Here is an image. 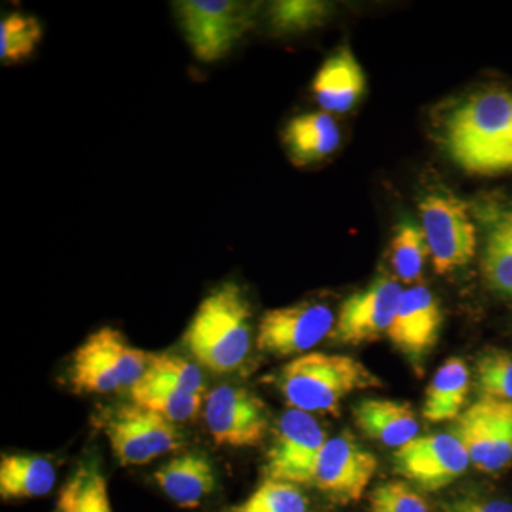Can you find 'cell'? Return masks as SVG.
I'll use <instances>...</instances> for the list:
<instances>
[{
  "label": "cell",
  "mask_w": 512,
  "mask_h": 512,
  "mask_svg": "<svg viewBox=\"0 0 512 512\" xmlns=\"http://www.w3.org/2000/svg\"><path fill=\"white\" fill-rule=\"evenodd\" d=\"M174 8L191 52L202 63L227 57L254 25L255 5L249 3L184 0Z\"/></svg>",
  "instance_id": "obj_5"
},
{
  "label": "cell",
  "mask_w": 512,
  "mask_h": 512,
  "mask_svg": "<svg viewBox=\"0 0 512 512\" xmlns=\"http://www.w3.org/2000/svg\"><path fill=\"white\" fill-rule=\"evenodd\" d=\"M353 419L366 437L393 448L410 443L420 430L412 406L396 400H362L353 407Z\"/></svg>",
  "instance_id": "obj_18"
},
{
  "label": "cell",
  "mask_w": 512,
  "mask_h": 512,
  "mask_svg": "<svg viewBox=\"0 0 512 512\" xmlns=\"http://www.w3.org/2000/svg\"><path fill=\"white\" fill-rule=\"evenodd\" d=\"M185 348L205 369L225 375L244 365L252 345V308L237 282L212 289L184 335Z\"/></svg>",
  "instance_id": "obj_2"
},
{
  "label": "cell",
  "mask_w": 512,
  "mask_h": 512,
  "mask_svg": "<svg viewBox=\"0 0 512 512\" xmlns=\"http://www.w3.org/2000/svg\"><path fill=\"white\" fill-rule=\"evenodd\" d=\"M130 394L131 402L174 424L195 419L204 406L202 394L185 392L174 384L147 375L130 390Z\"/></svg>",
  "instance_id": "obj_22"
},
{
  "label": "cell",
  "mask_w": 512,
  "mask_h": 512,
  "mask_svg": "<svg viewBox=\"0 0 512 512\" xmlns=\"http://www.w3.org/2000/svg\"><path fill=\"white\" fill-rule=\"evenodd\" d=\"M278 386L292 409L339 416L346 397L380 389L383 382L355 357L312 352L286 363Z\"/></svg>",
  "instance_id": "obj_3"
},
{
  "label": "cell",
  "mask_w": 512,
  "mask_h": 512,
  "mask_svg": "<svg viewBox=\"0 0 512 512\" xmlns=\"http://www.w3.org/2000/svg\"><path fill=\"white\" fill-rule=\"evenodd\" d=\"M42 36V25L35 16L22 13L6 16L0 23V62H25L35 53Z\"/></svg>",
  "instance_id": "obj_27"
},
{
  "label": "cell",
  "mask_w": 512,
  "mask_h": 512,
  "mask_svg": "<svg viewBox=\"0 0 512 512\" xmlns=\"http://www.w3.org/2000/svg\"><path fill=\"white\" fill-rule=\"evenodd\" d=\"M326 441L325 430L312 414L288 410L276 424L274 440L266 453L265 478L311 487Z\"/></svg>",
  "instance_id": "obj_8"
},
{
  "label": "cell",
  "mask_w": 512,
  "mask_h": 512,
  "mask_svg": "<svg viewBox=\"0 0 512 512\" xmlns=\"http://www.w3.org/2000/svg\"><path fill=\"white\" fill-rule=\"evenodd\" d=\"M366 79L349 49L328 57L313 80V96L326 113H348L362 99Z\"/></svg>",
  "instance_id": "obj_17"
},
{
  "label": "cell",
  "mask_w": 512,
  "mask_h": 512,
  "mask_svg": "<svg viewBox=\"0 0 512 512\" xmlns=\"http://www.w3.org/2000/svg\"><path fill=\"white\" fill-rule=\"evenodd\" d=\"M481 269L494 291L512 298V208L500 212L488 227Z\"/></svg>",
  "instance_id": "obj_23"
},
{
  "label": "cell",
  "mask_w": 512,
  "mask_h": 512,
  "mask_svg": "<svg viewBox=\"0 0 512 512\" xmlns=\"http://www.w3.org/2000/svg\"><path fill=\"white\" fill-rule=\"evenodd\" d=\"M60 512H113L106 478L96 467H82L62 488Z\"/></svg>",
  "instance_id": "obj_24"
},
{
  "label": "cell",
  "mask_w": 512,
  "mask_h": 512,
  "mask_svg": "<svg viewBox=\"0 0 512 512\" xmlns=\"http://www.w3.org/2000/svg\"><path fill=\"white\" fill-rule=\"evenodd\" d=\"M403 289L396 279L382 275L340 306L329 338L340 345H363L389 332Z\"/></svg>",
  "instance_id": "obj_14"
},
{
  "label": "cell",
  "mask_w": 512,
  "mask_h": 512,
  "mask_svg": "<svg viewBox=\"0 0 512 512\" xmlns=\"http://www.w3.org/2000/svg\"><path fill=\"white\" fill-rule=\"evenodd\" d=\"M328 15V5L312 0H286L271 8L272 26L281 33L302 32L318 26Z\"/></svg>",
  "instance_id": "obj_30"
},
{
  "label": "cell",
  "mask_w": 512,
  "mask_h": 512,
  "mask_svg": "<svg viewBox=\"0 0 512 512\" xmlns=\"http://www.w3.org/2000/svg\"><path fill=\"white\" fill-rule=\"evenodd\" d=\"M427 256H430V251L423 229L412 221L397 225L390 247V262L397 279L406 284L420 279Z\"/></svg>",
  "instance_id": "obj_25"
},
{
  "label": "cell",
  "mask_w": 512,
  "mask_h": 512,
  "mask_svg": "<svg viewBox=\"0 0 512 512\" xmlns=\"http://www.w3.org/2000/svg\"><path fill=\"white\" fill-rule=\"evenodd\" d=\"M154 480L161 491L181 508L200 507L217 488V474L210 458L191 451L171 458L156 473Z\"/></svg>",
  "instance_id": "obj_16"
},
{
  "label": "cell",
  "mask_w": 512,
  "mask_h": 512,
  "mask_svg": "<svg viewBox=\"0 0 512 512\" xmlns=\"http://www.w3.org/2000/svg\"><path fill=\"white\" fill-rule=\"evenodd\" d=\"M470 464L466 447L451 433L416 437L393 454L394 471L426 493L453 484Z\"/></svg>",
  "instance_id": "obj_12"
},
{
  "label": "cell",
  "mask_w": 512,
  "mask_h": 512,
  "mask_svg": "<svg viewBox=\"0 0 512 512\" xmlns=\"http://www.w3.org/2000/svg\"><path fill=\"white\" fill-rule=\"evenodd\" d=\"M148 362L150 353L128 345L119 330L103 328L74 353L70 383L76 393L131 390L146 375Z\"/></svg>",
  "instance_id": "obj_4"
},
{
  "label": "cell",
  "mask_w": 512,
  "mask_h": 512,
  "mask_svg": "<svg viewBox=\"0 0 512 512\" xmlns=\"http://www.w3.org/2000/svg\"><path fill=\"white\" fill-rule=\"evenodd\" d=\"M451 434L466 447L478 470H505L512 464V403L478 397L458 417Z\"/></svg>",
  "instance_id": "obj_9"
},
{
  "label": "cell",
  "mask_w": 512,
  "mask_h": 512,
  "mask_svg": "<svg viewBox=\"0 0 512 512\" xmlns=\"http://www.w3.org/2000/svg\"><path fill=\"white\" fill-rule=\"evenodd\" d=\"M471 373L460 357H450L437 370L424 396V419L430 423L456 421L467 409Z\"/></svg>",
  "instance_id": "obj_20"
},
{
  "label": "cell",
  "mask_w": 512,
  "mask_h": 512,
  "mask_svg": "<svg viewBox=\"0 0 512 512\" xmlns=\"http://www.w3.org/2000/svg\"><path fill=\"white\" fill-rule=\"evenodd\" d=\"M379 461L372 451L357 443L355 436L343 431L326 441L311 487L338 505L357 503L375 477Z\"/></svg>",
  "instance_id": "obj_13"
},
{
  "label": "cell",
  "mask_w": 512,
  "mask_h": 512,
  "mask_svg": "<svg viewBox=\"0 0 512 512\" xmlns=\"http://www.w3.org/2000/svg\"><path fill=\"white\" fill-rule=\"evenodd\" d=\"M99 427L124 467L146 466L184 446L183 434L174 423L133 402L104 410Z\"/></svg>",
  "instance_id": "obj_6"
},
{
  "label": "cell",
  "mask_w": 512,
  "mask_h": 512,
  "mask_svg": "<svg viewBox=\"0 0 512 512\" xmlns=\"http://www.w3.org/2000/svg\"><path fill=\"white\" fill-rule=\"evenodd\" d=\"M204 420L217 446L255 447L268 434L271 413L251 390L218 386L205 400Z\"/></svg>",
  "instance_id": "obj_11"
},
{
  "label": "cell",
  "mask_w": 512,
  "mask_h": 512,
  "mask_svg": "<svg viewBox=\"0 0 512 512\" xmlns=\"http://www.w3.org/2000/svg\"><path fill=\"white\" fill-rule=\"evenodd\" d=\"M220 512H311V503L299 485L265 478L247 500Z\"/></svg>",
  "instance_id": "obj_26"
},
{
  "label": "cell",
  "mask_w": 512,
  "mask_h": 512,
  "mask_svg": "<svg viewBox=\"0 0 512 512\" xmlns=\"http://www.w3.org/2000/svg\"><path fill=\"white\" fill-rule=\"evenodd\" d=\"M474 376L478 396L512 403V352L484 349L477 356Z\"/></svg>",
  "instance_id": "obj_28"
},
{
  "label": "cell",
  "mask_w": 512,
  "mask_h": 512,
  "mask_svg": "<svg viewBox=\"0 0 512 512\" xmlns=\"http://www.w3.org/2000/svg\"><path fill=\"white\" fill-rule=\"evenodd\" d=\"M146 375L174 384L185 392L202 394L205 390L200 367L170 353H150Z\"/></svg>",
  "instance_id": "obj_29"
},
{
  "label": "cell",
  "mask_w": 512,
  "mask_h": 512,
  "mask_svg": "<svg viewBox=\"0 0 512 512\" xmlns=\"http://www.w3.org/2000/svg\"><path fill=\"white\" fill-rule=\"evenodd\" d=\"M335 322L330 306L315 301L269 309L259 319L256 348L276 357L302 356L330 336Z\"/></svg>",
  "instance_id": "obj_10"
},
{
  "label": "cell",
  "mask_w": 512,
  "mask_h": 512,
  "mask_svg": "<svg viewBox=\"0 0 512 512\" xmlns=\"http://www.w3.org/2000/svg\"><path fill=\"white\" fill-rule=\"evenodd\" d=\"M56 468L45 457L3 454L0 461V495L22 500L49 494L56 484Z\"/></svg>",
  "instance_id": "obj_21"
},
{
  "label": "cell",
  "mask_w": 512,
  "mask_h": 512,
  "mask_svg": "<svg viewBox=\"0 0 512 512\" xmlns=\"http://www.w3.org/2000/svg\"><path fill=\"white\" fill-rule=\"evenodd\" d=\"M340 128L326 111L293 117L284 130V144L295 165L305 167L332 156L340 146Z\"/></svg>",
  "instance_id": "obj_19"
},
{
  "label": "cell",
  "mask_w": 512,
  "mask_h": 512,
  "mask_svg": "<svg viewBox=\"0 0 512 512\" xmlns=\"http://www.w3.org/2000/svg\"><path fill=\"white\" fill-rule=\"evenodd\" d=\"M420 220L437 274H451L473 261L477 229L463 201L446 192L427 195L420 204Z\"/></svg>",
  "instance_id": "obj_7"
},
{
  "label": "cell",
  "mask_w": 512,
  "mask_h": 512,
  "mask_svg": "<svg viewBox=\"0 0 512 512\" xmlns=\"http://www.w3.org/2000/svg\"><path fill=\"white\" fill-rule=\"evenodd\" d=\"M370 512H433L426 498L406 481L377 485L369 495Z\"/></svg>",
  "instance_id": "obj_31"
},
{
  "label": "cell",
  "mask_w": 512,
  "mask_h": 512,
  "mask_svg": "<svg viewBox=\"0 0 512 512\" xmlns=\"http://www.w3.org/2000/svg\"><path fill=\"white\" fill-rule=\"evenodd\" d=\"M444 143L467 173L512 171V92L488 90L468 97L448 117Z\"/></svg>",
  "instance_id": "obj_1"
},
{
  "label": "cell",
  "mask_w": 512,
  "mask_h": 512,
  "mask_svg": "<svg viewBox=\"0 0 512 512\" xmlns=\"http://www.w3.org/2000/svg\"><path fill=\"white\" fill-rule=\"evenodd\" d=\"M443 326L439 301L429 288L416 285L403 291L387 336L414 367H420L436 348Z\"/></svg>",
  "instance_id": "obj_15"
},
{
  "label": "cell",
  "mask_w": 512,
  "mask_h": 512,
  "mask_svg": "<svg viewBox=\"0 0 512 512\" xmlns=\"http://www.w3.org/2000/svg\"><path fill=\"white\" fill-rule=\"evenodd\" d=\"M437 512H512L510 501L487 497H460L441 504Z\"/></svg>",
  "instance_id": "obj_32"
}]
</instances>
